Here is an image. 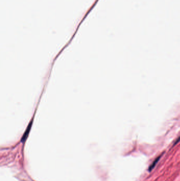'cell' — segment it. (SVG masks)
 I'll list each match as a JSON object with an SVG mask.
<instances>
[{
	"instance_id": "cell-1",
	"label": "cell",
	"mask_w": 180,
	"mask_h": 181,
	"mask_svg": "<svg viewBox=\"0 0 180 181\" xmlns=\"http://www.w3.org/2000/svg\"><path fill=\"white\" fill-rule=\"evenodd\" d=\"M32 121H31L30 124H29V125L28 127H27V129L26 130V131L25 132L24 134H23L22 138V139H21V142H22V143H24V142H25V141H26V140L27 139V136H28L29 133V131H30V128H31V125H32V124H32Z\"/></svg>"
},
{
	"instance_id": "cell-2",
	"label": "cell",
	"mask_w": 180,
	"mask_h": 181,
	"mask_svg": "<svg viewBox=\"0 0 180 181\" xmlns=\"http://www.w3.org/2000/svg\"><path fill=\"white\" fill-rule=\"evenodd\" d=\"M160 158H161V156H160L159 157L155 159V161H154V162H153V163H152V164L151 165L150 167H149V170H150V171H151V170H153V168L155 167V166L156 165V163L157 162L159 161V159H160Z\"/></svg>"
}]
</instances>
